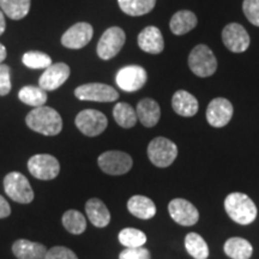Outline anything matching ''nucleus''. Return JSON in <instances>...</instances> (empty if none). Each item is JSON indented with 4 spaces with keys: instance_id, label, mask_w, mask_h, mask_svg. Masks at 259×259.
I'll list each match as a JSON object with an SVG mask.
<instances>
[{
    "instance_id": "nucleus-1",
    "label": "nucleus",
    "mask_w": 259,
    "mask_h": 259,
    "mask_svg": "<svg viewBox=\"0 0 259 259\" xmlns=\"http://www.w3.org/2000/svg\"><path fill=\"white\" fill-rule=\"evenodd\" d=\"M28 127L44 136H57L63 130V119L51 107H36L25 118Z\"/></svg>"
},
{
    "instance_id": "nucleus-2",
    "label": "nucleus",
    "mask_w": 259,
    "mask_h": 259,
    "mask_svg": "<svg viewBox=\"0 0 259 259\" xmlns=\"http://www.w3.org/2000/svg\"><path fill=\"white\" fill-rule=\"evenodd\" d=\"M225 209L233 221L239 225H250L257 218V206L247 194L233 192L227 196Z\"/></svg>"
},
{
    "instance_id": "nucleus-3",
    "label": "nucleus",
    "mask_w": 259,
    "mask_h": 259,
    "mask_svg": "<svg viewBox=\"0 0 259 259\" xmlns=\"http://www.w3.org/2000/svg\"><path fill=\"white\" fill-rule=\"evenodd\" d=\"M189 66L196 76L209 77L216 72L218 60L208 46L198 45L190 53Z\"/></svg>"
},
{
    "instance_id": "nucleus-4",
    "label": "nucleus",
    "mask_w": 259,
    "mask_h": 259,
    "mask_svg": "<svg viewBox=\"0 0 259 259\" xmlns=\"http://www.w3.org/2000/svg\"><path fill=\"white\" fill-rule=\"evenodd\" d=\"M178 156L176 143L164 137H157L149 143L148 157L154 166L166 168L170 166Z\"/></svg>"
},
{
    "instance_id": "nucleus-5",
    "label": "nucleus",
    "mask_w": 259,
    "mask_h": 259,
    "mask_svg": "<svg viewBox=\"0 0 259 259\" xmlns=\"http://www.w3.org/2000/svg\"><path fill=\"white\" fill-rule=\"evenodd\" d=\"M4 190L10 198L17 203L29 204L34 199V191L30 183L18 171H11L4 178Z\"/></svg>"
},
{
    "instance_id": "nucleus-6",
    "label": "nucleus",
    "mask_w": 259,
    "mask_h": 259,
    "mask_svg": "<svg viewBox=\"0 0 259 259\" xmlns=\"http://www.w3.org/2000/svg\"><path fill=\"white\" fill-rule=\"evenodd\" d=\"M97 163L102 171L109 176H122L132 168L134 161L128 154L122 151H106L97 158Z\"/></svg>"
},
{
    "instance_id": "nucleus-7",
    "label": "nucleus",
    "mask_w": 259,
    "mask_h": 259,
    "mask_svg": "<svg viewBox=\"0 0 259 259\" xmlns=\"http://www.w3.org/2000/svg\"><path fill=\"white\" fill-rule=\"evenodd\" d=\"M126 41L125 31L119 27H112L103 32L97 44V56L103 60L114 58L121 51Z\"/></svg>"
},
{
    "instance_id": "nucleus-8",
    "label": "nucleus",
    "mask_w": 259,
    "mask_h": 259,
    "mask_svg": "<svg viewBox=\"0 0 259 259\" xmlns=\"http://www.w3.org/2000/svg\"><path fill=\"white\" fill-rule=\"evenodd\" d=\"M28 169L38 180H53L60 171L59 161L48 154H38L29 158Z\"/></svg>"
},
{
    "instance_id": "nucleus-9",
    "label": "nucleus",
    "mask_w": 259,
    "mask_h": 259,
    "mask_svg": "<svg viewBox=\"0 0 259 259\" xmlns=\"http://www.w3.org/2000/svg\"><path fill=\"white\" fill-rule=\"evenodd\" d=\"M74 122L79 131L88 137L101 135L108 125L106 115L96 109H84L78 113Z\"/></svg>"
},
{
    "instance_id": "nucleus-10",
    "label": "nucleus",
    "mask_w": 259,
    "mask_h": 259,
    "mask_svg": "<svg viewBox=\"0 0 259 259\" xmlns=\"http://www.w3.org/2000/svg\"><path fill=\"white\" fill-rule=\"evenodd\" d=\"M74 95L82 101L114 102L119 99V94L114 88L102 83H89L80 85L74 90Z\"/></svg>"
},
{
    "instance_id": "nucleus-11",
    "label": "nucleus",
    "mask_w": 259,
    "mask_h": 259,
    "mask_svg": "<svg viewBox=\"0 0 259 259\" xmlns=\"http://www.w3.org/2000/svg\"><path fill=\"white\" fill-rule=\"evenodd\" d=\"M147 71L142 66L137 65H131V66H125L116 73L115 80L118 87L121 90L127 93L137 92L147 82Z\"/></svg>"
},
{
    "instance_id": "nucleus-12",
    "label": "nucleus",
    "mask_w": 259,
    "mask_h": 259,
    "mask_svg": "<svg viewBox=\"0 0 259 259\" xmlns=\"http://www.w3.org/2000/svg\"><path fill=\"white\" fill-rule=\"evenodd\" d=\"M222 41L233 53H242L250 47V35L246 29L238 23L226 25L222 31Z\"/></svg>"
},
{
    "instance_id": "nucleus-13",
    "label": "nucleus",
    "mask_w": 259,
    "mask_h": 259,
    "mask_svg": "<svg viewBox=\"0 0 259 259\" xmlns=\"http://www.w3.org/2000/svg\"><path fill=\"white\" fill-rule=\"evenodd\" d=\"M170 218L173 221L179 223L181 226H193L198 222L199 212L196 206L189 200L183 198H176L170 200L168 205Z\"/></svg>"
},
{
    "instance_id": "nucleus-14",
    "label": "nucleus",
    "mask_w": 259,
    "mask_h": 259,
    "mask_svg": "<svg viewBox=\"0 0 259 259\" xmlns=\"http://www.w3.org/2000/svg\"><path fill=\"white\" fill-rule=\"evenodd\" d=\"M94 29L89 23L79 22L72 25L61 37V44L64 47L71 50H79L85 47L92 41Z\"/></svg>"
},
{
    "instance_id": "nucleus-15",
    "label": "nucleus",
    "mask_w": 259,
    "mask_h": 259,
    "mask_svg": "<svg viewBox=\"0 0 259 259\" xmlns=\"http://www.w3.org/2000/svg\"><path fill=\"white\" fill-rule=\"evenodd\" d=\"M70 76V67L64 63L52 64L42 73L38 80V87L45 92H52L60 88Z\"/></svg>"
},
{
    "instance_id": "nucleus-16",
    "label": "nucleus",
    "mask_w": 259,
    "mask_h": 259,
    "mask_svg": "<svg viewBox=\"0 0 259 259\" xmlns=\"http://www.w3.org/2000/svg\"><path fill=\"white\" fill-rule=\"evenodd\" d=\"M233 106L227 99L218 97L209 103L206 109V120L213 127H223L231 121Z\"/></svg>"
},
{
    "instance_id": "nucleus-17",
    "label": "nucleus",
    "mask_w": 259,
    "mask_h": 259,
    "mask_svg": "<svg viewBox=\"0 0 259 259\" xmlns=\"http://www.w3.org/2000/svg\"><path fill=\"white\" fill-rule=\"evenodd\" d=\"M138 46L147 53H161L164 48V41L160 29L156 27H147L143 29L138 35Z\"/></svg>"
},
{
    "instance_id": "nucleus-18",
    "label": "nucleus",
    "mask_w": 259,
    "mask_h": 259,
    "mask_svg": "<svg viewBox=\"0 0 259 259\" xmlns=\"http://www.w3.org/2000/svg\"><path fill=\"white\" fill-rule=\"evenodd\" d=\"M47 251L45 245L25 239L16 240L12 245V252L18 259H46Z\"/></svg>"
},
{
    "instance_id": "nucleus-19",
    "label": "nucleus",
    "mask_w": 259,
    "mask_h": 259,
    "mask_svg": "<svg viewBox=\"0 0 259 259\" xmlns=\"http://www.w3.org/2000/svg\"><path fill=\"white\" fill-rule=\"evenodd\" d=\"M136 113H137L138 120L145 127H154L161 116L160 106L153 99H143L142 101H139Z\"/></svg>"
},
{
    "instance_id": "nucleus-20",
    "label": "nucleus",
    "mask_w": 259,
    "mask_h": 259,
    "mask_svg": "<svg viewBox=\"0 0 259 259\" xmlns=\"http://www.w3.org/2000/svg\"><path fill=\"white\" fill-rule=\"evenodd\" d=\"M85 212L89 221L97 228H105L111 222V213L102 200L97 198L89 199L85 204Z\"/></svg>"
},
{
    "instance_id": "nucleus-21",
    "label": "nucleus",
    "mask_w": 259,
    "mask_h": 259,
    "mask_svg": "<svg viewBox=\"0 0 259 259\" xmlns=\"http://www.w3.org/2000/svg\"><path fill=\"white\" fill-rule=\"evenodd\" d=\"M171 106L174 112L181 116H193L198 112V101L192 94L179 90L173 95Z\"/></svg>"
},
{
    "instance_id": "nucleus-22",
    "label": "nucleus",
    "mask_w": 259,
    "mask_h": 259,
    "mask_svg": "<svg viewBox=\"0 0 259 259\" xmlns=\"http://www.w3.org/2000/svg\"><path fill=\"white\" fill-rule=\"evenodd\" d=\"M127 209L132 215L141 220H150L156 215V205L145 196H134L128 199Z\"/></svg>"
},
{
    "instance_id": "nucleus-23",
    "label": "nucleus",
    "mask_w": 259,
    "mask_h": 259,
    "mask_svg": "<svg viewBox=\"0 0 259 259\" xmlns=\"http://www.w3.org/2000/svg\"><path fill=\"white\" fill-rule=\"evenodd\" d=\"M197 17L192 11L189 10H183L178 11L170 19V30L176 35H185L187 32L196 28Z\"/></svg>"
},
{
    "instance_id": "nucleus-24",
    "label": "nucleus",
    "mask_w": 259,
    "mask_h": 259,
    "mask_svg": "<svg viewBox=\"0 0 259 259\" xmlns=\"http://www.w3.org/2000/svg\"><path fill=\"white\" fill-rule=\"evenodd\" d=\"M225 253L232 259H250L253 252V247L246 239L231 238L223 246Z\"/></svg>"
},
{
    "instance_id": "nucleus-25",
    "label": "nucleus",
    "mask_w": 259,
    "mask_h": 259,
    "mask_svg": "<svg viewBox=\"0 0 259 259\" xmlns=\"http://www.w3.org/2000/svg\"><path fill=\"white\" fill-rule=\"evenodd\" d=\"M121 11L128 16H143L151 11L156 5V0H118Z\"/></svg>"
},
{
    "instance_id": "nucleus-26",
    "label": "nucleus",
    "mask_w": 259,
    "mask_h": 259,
    "mask_svg": "<svg viewBox=\"0 0 259 259\" xmlns=\"http://www.w3.org/2000/svg\"><path fill=\"white\" fill-rule=\"evenodd\" d=\"M0 9L9 18L18 21L29 14L30 0H0Z\"/></svg>"
},
{
    "instance_id": "nucleus-27",
    "label": "nucleus",
    "mask_w": 259,
    "mask_h": 259,
    "mask_svg": "<svg viewBox=\"0 0 259 259\" xmlns=\"http://www.w3.org/2000/svg\"><path fill=\"white\" fill-rule=\"evenodd\" d=\"M113 116H114L116 124L124 128L134 127L138 120L137 113L135 112L131 105L126 102H120L115 105L114 109H113Z\"/></svg>"
},
{
    "instance_id": "nucleus-28",
    "label": "nucleus",
    "mask_w": 259,
    "mask_h": 259,
    "mask_svg": "<svg viewBox=\"0 0 259 259\" xmlns=\"http://www.w3.org/2000/svg\"><path fill=\"white\" fill-rule=\"evenodd\" d=\"M185 247L194 259H206L209 257V247L205 240L197 233H190L185 238Z\"/></svg>"
},
{
    "instance_id": "nucleus-29",
    "label": "nucleus",
    "mask_w": 259,
    "mask_h": 259,
    "mask_svg": "<svg viewBox=\"0 0 259 259\" xmlns=\"http://www.w3.org/2000/svg\"><path fill=\"white\" fill-rule=\"evenodd\" d=\"M18 97L22 102L28 106L32 107H41L47 102V93L40 87L27 85L22 88L18 93Z\"/></svg>"
},
{
    "instance_id": "nucleus-30",
    "label": "nucleus",
    "mask_w": 259,
    "mask_h": 259,
    "mask_svg": "<svg viewBox=\"0 0 259 259\" xmlns=\"http://www.w3.org/2000/svg\"><path fill=\"white\" fill-rule=\"evenodd\" d=\"M63 226L71 234L78 235L87 229V221L82 212L77 210H67L63 215Z\"/></svg>"
},
{
    "instance_id": "nucleus-31",
    "label": "nucleus",
    "mask_w": 259,
    "mask_h": 259,
    "mask_svg": "<svg viewBox=\"0 0 259 259\" xmlns=\"http://www.w3.org/2000/svg\"><path fill=\"white\" fill-rule=\"evenodd\" d=\"M119 241L126 248L142 247L147 242V235L136 228H124L119 233Z\"/></svg>"
},
{
    "instance_id": "nucleus-32",
    "label": "nucleus",
    "mask_w": 259,
    "mask_h": 259,
    "mask_svg": "<svg viewBox=\"0 0 259 259\" xmlns=\"http://www.w3.org/2000/svg\"><path fill=\"white\" fill-rule=\"evenodd\" d=\"M22 61L29 69H47L52 65L51 57L38 51H31L25 53Z\"/></svg>"
},
{
    "instance_id": "nucleus-33",
    "label": "nucleus",
    "mask_w": 259,
    "mask_h": 259,
    "mask_svg": "<svg viewBox=\"0 0 259 259\" xmlns=\"http://www.w3.org/2000/svg\"><path fill=\"white\" fill-rule=\"evenodd\" d=\"M242 10L248 22L259 27V0H244Z\"/></svg>"
},
{
    "instance_id": "nucleus-34",
    "label": "nucleus",
    "mask_w": 259,
    "mask_h": 259,
    "mask_svg": "<svg viewBox=\"0 0 259 259\" xmlns=\"http://www.w3.org/2000/svg\"><path fill=\"white\" fill-rule=\"evenodd\" d=\"M46 259H78L76 253L64 246H54L47 251Z\"/></svg>"
},
{
    "instance_id": "nucleus-35",
    "label": "nucleus",
    "mask_w": 259,
    "mask_h": 259,
    "mask_svg": "<svg viewBox=\"0 0 259 259\" xmlns=\"http://www.w3.org/2000/svg\"><path fill=\"white\" fill-rule=\"evenodd\" d=\"M119 259H151V254L143 246L142 247H130L119 254Z\"/></svg>"
},
{
    "instance_id": "nucleus-36",
    "label": "nucleus",
    "mask_w": 259,
    "mask_h": 259,
    "mask_svg": "<svg viewBox=\"0 0 259 259\" xmlns=\"http://www.w3.org/2000/svg\"><path fill=\"white\" fill-rule=\"evenodd\" d=\"M11 92V76L8 65L0 64V96H5Z\"/></svg>"
},
{
    "instance_id": "nucleus-37",
    "label": "nucleus",
    "mask_w": 259,
    "mask_h": 259,
    "mask_svg": "<svg viewBox=\"0 0 259 259\" xmlns=\"http://www.w3.org/2000/svg\"><path fill=\"white\" fill-rule=\"evenodd\" d=\"M10 215H11V206L8 200L0 194V219L9 218Z\"/></svg>"
},
{
    "instance_id": "nucleus-38",
    "label": "nucleus",
    "mask_w": 259,
    "mask_h": 259,
    "mask_svg": "<svg viewBox=\"0 0 259 259\" xmlns=\"http://www.w3.org/2000/svg\"><path fill=\"white\" fill-rule=\"evenodd\" d=\"M6 23H5V17L3 10H0V35H3V32L5 31Z\"/></svg>"
},
{
    "instance_id": "nucleus-39",
    "label": "nucleus",
    "mask_w": 259,
    "mask_h": 259,
    "mask_svg": "<svg viewBox=\"0 0 259 259\" xmlns=\"http://www.w3.org/2000/svg\"><path fill=\"white\" fill-rule=\"evenodd\" d=\"M6 56H8V52H6V48L3 44H0V64L5 60Z\"/></svg>"
}]
</instances>
